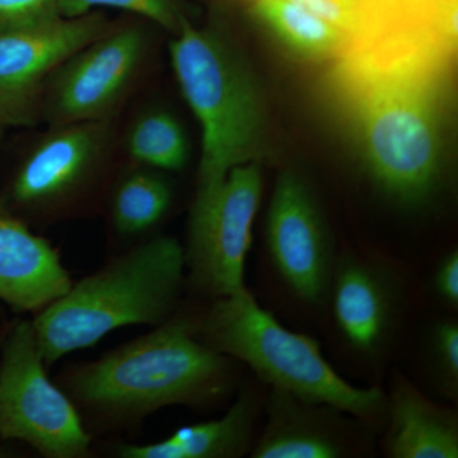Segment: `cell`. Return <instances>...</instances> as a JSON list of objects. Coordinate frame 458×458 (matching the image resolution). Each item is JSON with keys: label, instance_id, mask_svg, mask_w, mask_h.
<instances>
[{"label": "cell", "instance_id": "cell-25", "mask_svg": "<svg viewBox=\"0 0 458 458\" xmlns=\"http://www.w3.org/2000/svg\"><path fill=\"white\" fill-rule=\"evenodd\" d=\"M9 324L3 325L0 327V348H2L3 340H4L5 334H7ZM2 439H0V454H2Z\"/></svg>", "mask_w": 458, "mask_h": 458}, {"label": "cell", "instance_id": "cell-13", "mask_svg": "<svg viewBox=\"0 0 458 458\" xmlns=\"http://www.w3.org/2000/svg\"><path fill=\"white\" fill-rule=\"evenodd\" d=\"M333 408L271 388L267 423L254 458H336L348 451Z\"/></svg>", "mask_w": 458, "mask_h": 458}, {"label": "cell", "instance_id": "cell-12", "mask_svg": "<svg viewBox=\"0 0 458 458\" xmlns=\"http://www.w3.org/2000/svg\"><path fill=\"white\" fill-rule=\"evenodd\" d=\"M72 284L55 247L0 205V302L36 315Z\"/></svg>", "mask_w": 458, "mask_h": 458}, {"label": "cell", "instance_id": "cell-1", "mask_svg": "<svg viewBox=\"0 0 458 458\" xmlns=\"http://www.w3.org/2000/svg\"><path fill=\"white\" fill-rule=\"evenodd\" d=\"M337 92L352 114L370 177L403 207L423 205L443 177V84L432 57L336 60Z\"/></svg>", "mask_w": 458, "mask_h": 458}, {"label": "cell", "instance_id": "cell-9", "mask_svg": "<svg viewBox=\"0 0 458 458\" xmlns=\"http://www.w3.org/2000/svg\"><path fill=\"white\" fill-rule=\"evenodd\" d=\"M149 40L140 26L111 27L51 75L40 117L50 126L113 122L116 108L143 72Z\"/></svg>", "mask_w": 458, "mask_h": 458}, {"label": "cell", "instance_id": "cell-11", "mask_svg": "<svg viewBox=\"0 0 458 458\" xmlns=\"http://www.w3.org/2000/svg\"><path fill=\"white\" fill-rule=\"evenodd\" d=\"M267 240L288 285L304 301L318 302L330 279V234L311 189L294 172H283L274 186Z\"/></svg>", "mask_w": 458, "mask_h": 458}, {"label": "cell", "instance_id": "cell-8", "mask_svg": "<svg viewBox=\"0 0 458 458\" xmlns=\"http://www.w3.org/2000/svg\"><path fill=\"white\" fill-rule=\"evenodd\" d=\"M261 195L258 162L237 165L221 182L197 190L183 256L190 283L213 300L246 289L245 262Z\"/></svg>", "mask_w": 458, "mask_h": 458}, {"label": "cell", "instance_id": "cell-20", "mask_svg": "<svg viewBox=\"0 0 458 458\" xmlns=\"http://www.w3.org/2000/svg\"><path fill=\"white\" fill-rule=\"evenodd\" d=\"M345 35L346 54L372 47L397 27L390 0H291Z\"/></svg>", "mask_w": 458, "mask_h": 458}, {"label": "cell", "instance_id": "cell-2", "mask_svg": "<svg viewBox=\"0 0 458 458\" xmlns=\"http://www.w3.org/2000/svg\"><path fill=\"white\" fill-rule=\"evenodd\" d=\"M231 376L228 357L198 336V318L176 312L146 335L65 370L62 388L87 430H106L135 426L167 406L216 403Z\"/></svg>", "mask_w": 458, "mask_h": 458}, {"label": "cell", "instance_id": "cell-23", "mask_svg": "<svg viewBox=\"0 0 458 458\" xmlns=\"http://www.w3.org/2000/svg\"><path fill=\"white\" fill-rule=\"evenodd\" d=\"M60 0H0V32L49 22L60 16Z\"/></svg>", "mask_w": 458, "mask_h": 458}, {"label": "cell", "instance_id": "cell-24", "mask_svg": "<svg viewBox=\"0 0 458 458\" xmlns=\"http://www.w3.org/2000/svg\"><path fill=\"white\" fill-rule=\"evenodd\" d=\"M437 292L443 301L457 307L458 304V254L457 251L443 259L434 279Z\"/></svg>", "mask_w": 458, "mask_h": 458}, {"label": "cell", "instance_id": "cell-4", "mask_svg": "<svg viewBox=\"0 0 458 458\" xmlns=\"http://www.w3.org/2000/svg\"><path fill=\"white\" fill-rule=\"evenodd\" d=\"M172 68L201 128L198 189L225 179L237 165L258 162L265 107L245 57L227 36L188 21L170 42Z\"/></svg>", "mask_w": 458, "mask_h": 458}, {"label": "cell", "instance_id": "cell-26", "mask_svg": "<svg viewBox=\"0 0 458 458\" xmlns=\"http://www.w3.org/2000/svg\"><path fill=\"white\" fill-rule=\"evenodd\" d=\"M5 126H3L2 123H0V143H2L3 135H4Z\"/></svg>", "mask_w": 458, "mask_h": 458}, {"label": "cell", "instance_id": "cell-22", "mask_svg": "<svg viewBox=\"0 0 458 458\" xmlns=\"http://www.w3.org/2000/svg\"><path fill=\"white\" fill-rule=\"evenodd\" d=\"M434 369L443 393L454 397L458 386V327L456 322H442L434 328L432 339Z\"/></svg>", "mask_w": 458, "mask_h": 458}, {"label": "cell", "instance_id": "cell-18", "mask_svg": "<svg viewBox=\"0 0 458 458\" xmlns=\"http://www.w3.org/2000/svg\"><path fill=\"white\" fill-rule=\"evenodd\" d=\"M164 172L140 167L123 174L114 186L111 222L123 236L146 233L164 219L172 203V188Z\"/></svg>", "mask_w": 458, "mask_h": 458}, {"label": "cell", "instance_id": "cell-10", "mask_svg": "<svg viewBox=\"0 0 458 458\" xmlns=\"http://www.w3.org/2000/svg\"><path fill=\"white\" fill-rule=\"evenodd\" d=\"M111 27L104 14L92 12L0 32V123L9 128L38 122L51 75Z\"/></svg>", "mask_w": 458, "mask_h": 458}, {"label": "cell", "instance_id": "cell-3", "mask_svg": "<svg viewBox=\"0 0 458 458\" xmlns=\"http://www.w3.org/2000/svg\"><path fill=\"white\" fill-rule=\"evenodd\" d=\"M183 247L157 237L116 256L31 319L45 367L90 348L123 327H156L179 309L185 285Z\"/></svg>", "mask_w": 458, "mask_h": 458}, {"label": "cell", "instance_id": "cell-19", "mask_svg": "<svg viewBox=\"0 0 458 458\" xmlns=\"http://www.w3.org/2000/svg\"><path fill=\"white\" fill-rule=\"evenodd\" d=\"M126 150L138 165L161 172L182 170L190 156L182 125L165 110L147 111L132 123Z\"/></svg>", "mask_w": 458, "mask_h": 458}, {"label": "cell", "instance_id": "cell-17", "mask_svg": "<svg viewBox=\"0 0 458 458\" xmlns=\"http://www.w3.org/2000/svg\"><path fill=\"white\" fill-rule=\"evenodd\" d=\"M255 14L271 35L303 59H340L349 49L343 32L291 0H256Z\"/></svg>", "mask_w": 458, "mask_h": 458}, {"label": "cell", "instance_id": "cell-15", "mask_svg": "<svg viewBox=\"0 0 458 458\" xmlns=\"http://www.w3.org/2000/svg\"><path fill=\"white\" fill-rule=\"evenodd\" d=\"M258 396L252 391L241 394L225 417L207 423L183 427L164 441L148 445H122V458H232L250 447L259 412Z\"/></svg>", "mask_w": 458, "mask_h": 458}, {"label": "cell", "instance_id": "cell-6", "mask_svg": "<svg viewBox=\"0 0 458 458\" xmlns=\"http://www.w3.org/2000/svg\"><path fill=\"white\" fill-rule=\"evenodd\" d=\"M113 122L63 123L26 150L0 190V205L30 225L83 214L108 179Z\"/></svg>", "mask_w": 458, "mask_h": 458}, {"label": "cell", "instance_id": "cell-14", "mask_svg": "<svg viewBox=\"0 0 458 458\" xmlns=\"http://www.w3.org/2000/svg\"><path fill=\"white\" fill-rule=\"evenodd\" d=\"M385 450L394 458H457L458 421L400 377L394 385Z\"/></svg>", "mask_w": 458, "mask_h": 458}, {"label": "cell", "instance_id": "cell-5", "mask_svg": "<svg viewBox=\"0 0 458 458\" xmlns=\"http://www.w3.org/2000/svg\"><path fill=\"white\" fill-rule=\"evenodd\" d=\"M198 336L214 351L246 363L276 390L360 419L387 408L378 388H360L337 375L318 343L262 310L249 291L216 298L198 318Z\"/></svg>", "mask_w": 458, "mask_h": 458}, {"label": "cell", "instance_id": "cell-21", "mask_svg": "<svg viewBox=\"0 0 458 458\" xmlns=\"http://www.w3.org/2000/svg\"><path fill=\"white\" fill-rule=\"evenodd\" d=\"M104 7L140 14L174 33L186 22L177 0H60L59 12L62 17L75 18Z\"/></svg>", "mask_w": 458, "mask_h": 458}, {"label": "cell", "instance_id": "cell-7", "mask_svg": "<svg viewBox=\"0 0 458 458\" xmlns=\"http://www.w3.org/2000/svg\"><path fill=\"white\" fill-rule=\"evenodd\" d=\"M0 439L47 458L89 456L92 437L62 387L47 377L30 319L9 322L0 348Z\"/></svg>", "mask_w": 458, "mask_h": 458}, {"label": "cell", "instance_id": "cell-16", "mask_svg": "<svg viewBox=\"0 0 458 458\" xmlns=\"http://www.w3.org/2000/svg\"><path fill=\"white\" fill-rule=\"evenodd\" d=\"M334 312L344 336L354 348L375 352L391 318L390 293L379 274L357 260L343 262L336 271Z\"/></svg>", "mask_w": 458, "mask_h": 458}]
</instances>
